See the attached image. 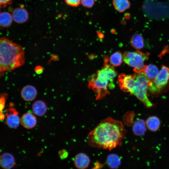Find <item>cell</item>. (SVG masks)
<instances>
[{
	"instance_id": "obj_17",
	"label": "cell",
	"mask_w": 169,
	"mask_h": 169,
	"mask_svg": "<svg viewBox=\"0 0 169 169\" xmlns=\"http://www.w3.org/2000/svg\"><path fill=\"white\" fill-rule=\"evenodd\" d=\"M121 163L120 157L115 154H111L107 157L106 164L111 169H117Z\"/></svg>"
},
{
	"instance_id": "obj_23",
	"label": "cell",
	"mask_w": 169,
	"mask_h": 169,
	"mask_svg": "<svg viewBox=\"0 0 169 169\" xmlns=\"http://www.w3.org/2000/svg\"><path fill=\"white\" fill-rule=\"evenodd\" d=\"M7 95L5 93L0 95V115L3 114L2 111L5 106Z\"/></svg>"
},
{
	"instance_id": "obj_3",
	"label": "cell",
	"mask_w": 169,
	"mask_h": 169,
	"mask_svg": "<svg viewBox=\"0 0 169 169\" xmlns=\"http://www.w3.org/2000/svg\"><path fill=\"white\" fill-rule=\"evenodd\" d=\"M134 74L135 83L130 94L136 97L146 108L153 107L154 105L148 98V87L150 81L143 71Z\"/></svg>"
},
{
	"instance_id": "obj_16",
	"label": "cell",
	"mask_w": 169,
	"mask_h": 169,
	"mask_svg": "<svg viewBox=\"0 0 169 169\" xmlns=\"http://www.w3.org/2000/svg\"><path fill=\"white\" fill-rule=\"evenodd\" d=\"M146 127L150 131H156L160 127L161 121L159 119L155 116H152L149 117L145 122Z\"/></svg>"
},
{
	"instance_id": "obj_18",
	"label": "cell",
	"mask_w": 169,
	"mask_h": 169,
	"mask_svg": "<svg viewBox=\"0 0 169 169\" xmlns=\"http://www.w3.org/2000/svg\"><path fill=\"white\" fill-rule=\"evenodd\" d=\"M143 72L150 81L153 80L159 72L156 66L152 64L145 65Z\"/></svg>"
},
{
	"instance_id": "obj_27",
	"label": "cell",
	"mask_w": 169,
	"mask_h": 169,
	"mask_svg": "<svg viewBox=\"0 0 169 169\" xmlns=\"http://www.w3.org/2000/svg\"><path fill=\"white\" fill-rule=\"evenodd\" d=\"M12 3V0H0V7L4 8L7 5H10Z\"/></svg>"
},
{
	"instance_id": "obj_13",
	"label": "cell",
	"mask_w": 169,
	"mask_h": 169,
	"mask_svg": "<svg viewBox=\"0 0 169 169\" xmlns=\"http://www.w3.org/2000/svg\"><path fill=\"white\" fill-rule=\"evenodd\" d=\"M16 165L15 159L11 154L5 152L0 156V166L4 169H11Z\"/></svg>"
},
{
	"instance_id": "obj_8",
	"label": "cell",
	"mask_w": 169,
	"mask_h": 169,
	"mask_svg": "<svg viewBox=\"0 0 169 169\" xmlns=\"http://www.w3.org/2000/svg\"><path fill=\"white\" fill-rule=\"evenodd\" d=\"M8 112L6 114V124L11 128H17L20 123V118L18 116V113L16 109L10 107L8 110Z\"/></svg>"
},
{
	"instance_id": "obj_24",
	"label": "cell",
	"mask_w": 169,
	"mask_h": 169,
	"mask_svg": "<svg viewBox=\"0 0 169 169\" xmlns=\"http://www.w3.org/2000/svg\"><path fill=\"white\" fill-rule=\"evenodd\" d=\"M95 3V0H81V4L87 8H92Z\"/></svg>"
},
{
	"instance_id": "obj_2",
	"label": "cell",
	"mask_w": 169,
	"mask_h": 169,
	"mask_svg": "<svg viewBox=\"0 0 169 169\" xmlns=\"http://www.w3.org/2000/svg\"><path fill=\"white\" fill-rule=\"evenodd\" d=\"M25 62L24 51L20 45L0 37V71L13 70L22 66Z\"/></svg>"
},
{
	"instance_id": "obj_15",
	"label": "cell",
	"mask_w": 169,
	"mask_h": 169,
	"mask_svg": "<svg viewBox=\"0 0 169 169\" xmlns=\"http://www.w3.org/2000/svg\"><path fill=\"white\" fill-rule=\"evenodd\" d=\"M112 2L115 10L120 13L128 9L131 5L129 0H112Z\"/></svg>"
},
{
	"instance_id": "obj_11",
	"label": "cell",
	"mask_w": 169,
	"mask_h": 169,
	"mask_svg": "<svg viewBox=\"0 0 169 169\" xmlns=\"http://www.w3.org/2000/svg\"><path fill=\"white\" fill-rule=\"evenodd\" d=\"M38 94L37 91L33 86L28 85L24 86L21 91V95L23 99L27 102L34 100Z\"/></svg>"
},
{
	"instance_id": "obj_28",
	"label": "cell",
	"mask_w": 169,
	"mask_h": 169,
	"mask_svg": "<svg viewBox=\"0 0 169 169\" xmlns=\"http://www.w3.org/2000/svg\"><path fill=\"white\" fill-rule=\"evenodd\" d=\"M44 71L43 67L40 65L37 66L35 68V71L38 74H40L42 73Z\"/></svg>"
},
{
	"instance_id": "obj_20",
	"label": "cell",
	"mask_w": 169,
	"mask_h": 169,
	"mask_svg": "<svg viewBox=\"0 0 169 169\" xmlns=\"http://www.w3.org/2000/svg\"><path fill=\"white\" fill-rule=\"evenodd\" d=\"M12 15L8 12H3L0 13V27L7 28L9 27L13 23Z\"/></svg>"
},
{
	"instance_id": "obj_5",
	"label": "cell",
	"mask_w": 169,
	"mask_h": 169,
	"mask_svg": "<svg viewBox=\"0 0 169 169\" xmlns=\"http://www.w3.org/2000/svg\"><path fill=\"white\" fill-rule=\"evenodd\" d=\"M149 53H143L139 51H126L123 55V60L128 65L134 68L135 73L143 71L145 65L144 62L149 58Z\"/></svg>"
},
{
	"instance_id": "obj_6",
	"label": "cell",
	"mask_w": 169,
	"mask_h": 169,
	"mask_svg": "<svg viewBox=\"0 0 169 169\" xmlns=\"http://www.w3.org/2000/svg\"><path fill=\"white\" fill-rule=\"evenodd\" d=\"M114 85L113 81L99 78L94 75L89 80L88 87L94 91L96 95V100H99L108 94V88L112 89Z\"/></svg>"
},
{
	"instance_id": "obj_19",
	"label": "cell",
	"mask_w": 169,
	"mask_h": 169,
	"mask_svg": "<svg viewBox=\"0 0 169 169\" xmlns=\"http://www.w3.org/2000/svg\"><path fill=\"white\" fill-rule=\"evenodd\" d=\"M146 123L142 119L136 121L133 126V131L136 135L141 136L143 135L146 130Z\"/></svg>"
},
{
	"instance_id": "obj_9",
	"label": "cell",
	"mask_w": 169,
	"mask_h": 169,
	"mask_svg": "<svg viewBox=\"0 0 169 169\" xmlns=\"http://www.w3.org/2000/svg\"><path fill=\"white\" fill-rule=\"evenodd\" d=\"M12 16L16 23H23L28 19L29 14L27 10L22 6L15 8L13 11Z\"/></svg>"
},
{
	"instance_id": "obj_4",
	"label": "cell",
	"mask_w": 169,
	"mask_h": 169,
	"mask_svg": "<svg viewBox=\"0 0 169 169\" xmlns=\"http://www.w3.org/2000/svg\"><path fill=\"white\" fill-rule=\"evenodd\" d=\"M169 90V68L162 65L155 79L149 82L148 96L158 97Z\"/></svg>"
},
{
	"instance_id": "obj_26",
	"label": "cell",
	"mask_w": 169,
	"mask_h": 169,
	"mask_svg": "<svg viewBox=\"0 0 169 169\" xmlns=\"http://www.w3.org/2000/svg\"><path fill=\"white\" fill-rule=\"evenodd\" d=\"M59 155L61 159H64L67 158L69 153L66 150L63 149L59 151Z\"/></svg>"
},
{
	"instance_id": "obj_1",
	"label": "cell",
	"mask_w": 169,
	"mask_h": 169,
	"mask_svg": "<svg viewBox=\"0 0 169 169\" xmlns=\"http://www.w3.org/2000/svg\"><path fill=\"white\" fill-rule=\"evenodd\" d=\"M126 132L121 121L107 117L90 132L87 142L92 147L111 150L121 145Z\"/></svg>"
},
{
	"instance_id": "obj_10",
	"label": "cell",
	"mask_w": 169,
	"mask_h": 169,
	"mask_svg": "<svg viewBox=\"0 0 169 169\" xmlns=\"http://www.w3.org/2000/svg\"><path fill=\"white\" fill-rule=\"evenodd\" d=\"M20 123L24 128L31 129L34 127L37 124V118L33 113L28 112L22 116L20 118Z\"/></svg>"
},
{
	"instance_id": "obj_22",
	"label": "cell",
	"mask_w": 169,
	"mask_h": 169,
	"mask_svg": "<svg viewBox=\"0 0 169 169\" xmlns=\"http://www.w3.org/2000/svg\"><path fill=\"white\" fill-rule=\"evenodd\" d=\"M123 56L119 52H116L113 54L109 59V61L110 64L114 66L120 65L122 63Z\"/></svg>"
},
{
	"instance_id": "obj_25",
	"label": "cell",
	"mask_w": 169,
	"mask_h": 169,
	"mask_svg": "<svg viewBox=\"0 0 169 169\" xmlns=\"http://www.w3.org/2000/svg\"><path fill=\"white\" fill-rule=\"evenodd\" d=\"M67 4L73 7H77L81 3V0H64Z\"/></svg>"
},
{
	"instance_id": "obj_12",
	"label": "cell",
	"mask_w": 169,
	"mask_h": 169,
	"mask_svg": "<svg viewBox=\"0 0 169 169\" xmlns=\"http://www.w3.org/2000/svg\"><path fill=\"white\" fill-rule=\"evenodd\" d=\"M75 167L78 169H86L90 165V159L85 153L81 152L76 154L74 159Z\"/></svg>"
},
{
	"instance_id": "obj_29",
	"label": "cell",
	"mask_w": 169,
	"mask_h": 169,
	"mask_svg": "<svg viewBox=\"0 0 169 169\" xmlns=\"http://www.w3.org/2000/svg\"><path fill=\"white\" fill-rule=\"evenodd\" d=\"M102 167L101 164L97 161L95 164V166L91 169H100Z\"/></svg>"
},
{
	"instance_id": "obj_21",
	"label": "cell",
	"mask_w": 169,
	"mask_h": 169,
	"mask_svg": "<svg viewBox=\"0 0 169 169\" xmlns=\"http://www.w3.org/2000/svg\"><path fill=\"white\" fill-rule=\"evenodd\" d=\"M131 43L132 46L137 50L141 49L144 45V39L142 37L137 33L135 34L132 36Z\"/></svg>"
},
{
	"instance_id": "obj_7",
	"label": "cell",
	"mask_w": 169,
	"mask_h": 169,
	"mask_svg": "<svg viewBox=\"0 0 169 169\" xmlns=\"http://www.w3.org/2000/svg\"><path fill=\"white\" fill-rule=\"evenodd\" d=\"M135 83L134 74L126 75L121 74L118 79V85L120 89L124 92L130 93Z\"/></svg>"
},
{
	"instance_id": "obj_14",
	"label": "cell",
	"mask_w": 169,
	"mask_h": 169,
	"mask_svg": "<svg viewBox=\"0 0 169 169\" xmlns=\"http://www.w3.org/2000/svg\"><path fill=\"white\" fill-rule=\"evenodd\" d=\"M48 107L45 103L43 101L38 100L32 104V110L33 113L38 116L44 115L47 111Z\"/></svg>"
}]
</instances>
